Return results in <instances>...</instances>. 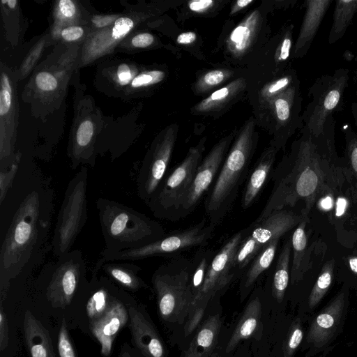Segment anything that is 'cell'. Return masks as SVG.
Instances as JSON below:
<instances>
[{
  "mask_svg": "<svg viewBox=\"0 0 357 357\" xmlns=\"http://www.w3.org/2000/svg\"><path fill=\"white\" fill-rule=\"evenodd\" d=\"M261 23V13L255 9L238 24L226 40V50L230 55L240 58L248 52L254 44Z\"/></svg>",
  "mask_w": 357,
  "mask_h": 357,
  "instance_id": "cell-23",
  "label": "cell"
},
{
  "mask_svg": "<svg viewBox=\"0 0 357 357\" xmlns=\"http://www.w3.org/2000/svg\"><path fill=\"white\" fill-rule=\"evenodd\" d=\"M215 226L208 219L177 232L165 235L151 244L131 250L107 252L102 250L97 260L93 273H98L100 266L109 261H129L145 259L153 257H177L182 252L193 248L206 246L212 238Z\"/></svg>",
  "mask_w": 357,
  "mask_h": 357,
  "instance_id": "cell-7",
  "label": "cell"
},
{
  "mask_svg": "<svg viewBox=\"0 0 357 357\" xmlns=\"http://www.w3.org/2000/svg\"><path fill=\"white\" fill-rule=\"evenodd\" d=\"M349 266L351 270L357 274V255H353L348 259Z\"/></svg>",
  "mask_w": 357,
  "mask_h": 357,
  "instance_id": "cell-54",
  "label": "cell"
},
{
  "mask_svg": "<svg viewBox=\"0 0 357 357\" xmlns=\"http://www.w3.org/2000/svg\"><path fill=\"white\" fill-rule=\"evenodd\" d=\"M119 357H132L131 354L126 351H121Z\"/></svg>",
  "mask_w": 357,
  "mask_h": 357,
  "instance_id": "cell-56",
  "label": "cell"
},
{
  "mask_svg": "<svg viewBox=\"0 0 357 357\" xmlns=\"http://www.w3.org/2000/svg\"><path fill=\"white\" fill-rule=\"evenodd\" d=\"M84 33V30L82 26L72 25L63 28L61 31V36L64 40L72 42L81 38Z\"/></svg>",
  "mask_w": 357,
  "mask_h": 357,
  "instance_id": "cell-46",
  "label": "cell"
},
{
  "mask_svg": "<svg viewBox=\"0 0 357 357\" xmlns=\"http://www.w3.org/2000/svg\"><path fill=\"white\" fill-rule=\"evenodd\" d=\"M236 134L231 132L220 139L199 164L188 194L181 206L179 220L191 213L215 182Z\"/></svg>",
  "mask_w": 357,
  "mask_h": 357,
  "instance_id": "cell-16",
  "label": "cell"
},
{
  "mask_svg": "<svg viewBox=\"0 0 357 357\" xmlns=\"http://www.w3.org/2000/svg\"><path fill=\"white\" fill-rule=\"evenodd\" d=\"M219 3L213 0H192L187 3V7L193 14L206 15L214 10Z\"/></svg>",
  "mask_w": 357,
  "mask_h": 357,
  "instance_id": "cell-45",
  "label": "cell"
},
{
  "mask_svg": "<svg viewBox=\"0 0 357 357\" xmlns=\"http://www.w3.org/2000/svg\"><path fill=\"white\" fill-rule=\"evenodd\" d=\"M36 86L43 92L55 91L58 87L56 77L48 71L38 72L35 77Z\"/></svg>",
  "mask_w": 357,
  "mask_h": 357,
  "instance_id": "cell-44",
  "label": "cell"
},
{
  "mask_svg": "<svg viewBox=\"0 0 357 357\" xmlns=\"http://www.w3.org/2000/svg\"><path fill=\"white\" fill-rule=\"evenodd\" d=\"M346 137V154L347 167L351 175L357 180V135L351 130L345 132Z\"/></svg>",
  "mask_w": 357,
  "mask_h": 357,
  "instance_id": "cell-38",
  "label": "cell"
},
{
  "mask_svg": "<svg viewBox=\"0 0 357 357\" xmlns=\"http://www.w3.org/2000/svg\"><path fill=\"white\" fill-rule=\"evenodd\" d=\"M215 253L213 249L204 246L199 248L192 258L190 287L194 299L202 287L209 266Z\"/></svg>",
  "mask_w": 357,
  "mask_h": 357,
  "instance_id": "cell-33",
  "label": "cell"
},
{
  "mask_svg": "<svg viewBox=\"0 0 357 357\" xmlns=\"http://www.w3.org/2000/svg\"><path fill=\"white\" fill-rule=\"evenodd\" d=\"M206 137L189 149L184 159L167 173L146 204L153 215L172 222L179 220L181 206L188 194L196 171L203 160Z\"/></svg>",
  "mask_w": 357,
  "mask_h": 357,
  "instance_id": "cell-6",
  "label": "cell"
},
{
  "mask_svg": "<svg viewBox=\"0 0 357 357\" xmlns=\"http://www.w3.org/2000/svg\"><path fill=\"white\" fill-rule=\"evenodd\" d=\"M354 116H355L354 119H355V121H356V125L357 126V111L355 112ZM356 135H357V134H356Z\"/></svg>",
  "mask_w": 357,
  "mask_h": 357,
  "instance_id": "cell-57",
  "label": "cell"
},
{
  "mask_svg": "<svg viewBox=\"0 0 357 357\" xmlns=\"http://www.w3.org/2000/svg\"><path fill=\"white\" fill-rule=\"evenodd\" d=\"M155 41L154 36L150 33H140L131 40L132 45L136 48H145L151 45Z\"/></svg>",
  "mask_w": 357,
  "mask_h": 357,
  "instance_id": "cell-50",
  "label": "cell"
},
{
  "mask_svg": "<svg viewBox=\"0 0 357 357\" xmlns=\"http://www.w3.org/2000/svg\"><path fill=\"white\" fill-rule=\"evenodd\" d=\"M332 0H307L304 2L305 13L292 56L303 57L308 52Z\"/></svg>",
  "mask_w": 357,
  "mask_h": 357,
  "instance_id": "cell-21",
  "label": "cell"
},
{
  "mask_svg": "<svg viewBox=\"0 0 357 357\" xmlns=\"http://www.w3.org/2000/svg\"><path fill=\"white\" fill-rule=\"evenodd\" d=\"M263 108L268 112L274 128L271 142L280 150L301 126L302 97L299 81L273 98Z\"/></svg>",
  "mask_w": 357,
  "mask_h": 357,
  "instance_id": "cell-15",
  "label": "cell"
},
{
  "mask_svg": "<svg viewBox=\"0 0 357 357\" xmlns=\"http://www.w3.org/2000/svg\"><path fill=\"white\" fill-rule=\"evenodd\" d=\"M137 18L119 17L112 24L91 34L84 43L81 63H89L110 52L135 27Z\"/></svg>",
  "mask_w": 357,
  "mask_h": 357,
  "instance_id": "cell-18",
  "label": "cell"
},
{
  "mask_svg": "<svg viewBox=\"0 0 357 357\" xmlns=\"http://www.w3.org/2000/svg\"><path fill=\"white\" fill-rule=\"evenodd\" d=\"M96 205L105 251L138 248L166 235L160 223L130 206L103 197L98 198Z\"/></svg>",
  "mask_w": 357,
  "mask_h": 357,
  "instance_id": "cell-4",
  "label": "cell"
},
{
  "mask_svg": "<svg viewBox=\"0 0 357 357\" xmlns=\"http://www.w3.org/2000/svg\"><path fill=\"white\" fill-rule=\"evenodd\" d=\"M257 143L255 121L250 117L236 135L218 176L208 192L204 209L208 220L215 227L225 217L248 173Z\"/></svg>",
  "mask_w": 357,
  "mask_h": 357,
  "instance_id": "cell-3",
  "label": "cell"
},
{
  "mask_svg": "<svg viewBox=\"0 0 357 357\" xmlns=\"http://www.w3.org/2000/svg\"><path fill=\"white\" fill-rule=\"evenodd\" d=\"M261 314V303L259 296L253 297L247 304L234 332L229 340L226 351H231L243 340L250 337L256 331Z\"/></svg>",
  "mask_w": 357,
  "mask_h": 357,
  "instance_id": "cell-31",
  "label": "cell"
},
{
  "mask_svg": "<svg viewBox=\"0 0 357 357\" xmlns=\"http://www.w3.org/2000/svg\"><path fill=\"white\" fill-rule=\"evenodd\" d=\"M291 250V238H288L283 244L275 263L272 264L273 269L268 271L271 273V294L278 302L282 301L290 282Z\"/></svg>",
  "mask_w": 357,
  "mask_h": 357,
  "instance_id": "cell-29",
  "label": "cell"
},
{
  "mask_svg": "<svg viewBox=\"0 0 357 357\" xmlns=\"http://www.w3.org/2000/svg\"><path fill=\"white\" fill-rule=\"evenodd\" d=\"M21 156L16 176L0 199V288L6 296L44 264L51 250L54 204L52 178Z\"/></svg>",
  "mask_w": 357,
  "mask_h": 357,
  "instance_id": "cell-1",
  "label": "cell"
},
{
  "mask_svg": "<svg viewBox=\"0 0 357 357\" xmlns=\"http://www.w3.org/2000/svg\"><path fill=\"white\" fill-rule=\"evenodd\" d=\"M348 80L345 69L317 79L310 89V102L301 114L300 129L317 137L324 132L327 120L340 103Z\"/></svg>",
  "mask_w": 357,
  "mask_h": 357,
  "instance_id": "cell-12",
  "label": "cell"
},
{
  "mask_svg": "<svg viewBox=\"0 0 357 357\" xmlns=\"http://www.w3.org/2000/svg\"><path fill=\"white\" fill-rule=\"evenodd\" d=\"M197 35L194 31H186L180 33L176 38V43L179 45H187L196 41Z\"/></svg>",
  "mask_w": 357,
  "mask_h": 357,
  "instance_id": "cell-52",
  "label": "cell"
},
{
  "mask_svg": "<svg viewBox=\"0 0 357 357\" xmlns=\"http://www.w3.org/2000/svg\"><path fill=\"white\" fill-rule=\"evenodd\" d=\"M23 329L31 357H56L47 330L29 310L24 314Z\"/></svg>",
  "mask_w": 357,
  "mask_h": 357,
  "instance_id": "cell-24",
  "label": "cell"
},
{
  "mask_svg": "<svg viewBox=\"0 0 357 357\" xmlns=\"http://www.w3.org/2000/svg\"><path fill=\"white\" fill-rule=\"evenodd\" d=\"M305 216L307 215L284 208L251 223V231L239 245L232 261L231 273L235 279L241 277L252 260L268 243L294 229Z\"/></svg>",
  "mask_w": 357,
  "mask_h": 357,
  "instance_id": "cell-11",
  "label": "cell"
},
{
  "mask_svg": "<svg viewBox=\"0 0 357 357\" xmlns=\"http://www.w3.org/2000/svg\"><path fill=\"white\" fill-rule=\"evenodd\" d=\"M349 172L336 151L333 115L318 137L299 129L289 151L273 170V189L257 219L275 211L291 209L301 202L304 206L301 213L307 215L318 198L341 189Z\"/></svg>",
  "mask_w": 357,
  "mask_h": 357,
  "instance_id": "cell-2",
  "label": "cell"
},
{
  "mask_svg": "<svg viewBox=\"0 0 357 357\" xmlns=\"http://www.w3.org/2000/svg\"><path fill=\"white\" fill-rule=\"evenodd\" d=\"M8 344V326L6 313L1 306L0 310V350L3 351Z\"/></svg>",
  "mask_w": 357,
  "mask_h": 357,
  "instance_id": "cell-47",
  "label": "cell"
},
{
  "mask_svg": "<svg viewBox=\"0 0 357 357\" xmlns=\"http://www.w3.org/2000/svg\"><path fill=\"white\" fill-rule=\"evenodd\" d=\"M281 238H276L268 243L252 260L241 277L240 291L242 298L246 296L259 278L268 272L275 258Z\"/></svg>",
  "mask_w": 357,
  "mask_h": 357,
  "instance_id": "cell-27",
  "label": "cell"
},
{
  "mask_svg": "<svg viewBox=\"0 0 357 357\" xmlns=\"http://www.w3.org/2000/svg\"><path fill=\"white\" fill-rule=\"evenodd\" d=\"M192 259L177 256L161 264L152 275L159 314L166 322L187 319L193 295L190 287Z\"/></svg>",
  "mask_w": 357,
  "mask_h": 357,
  "instance_id": "cell-5",
  "label": "cell"
},
{
  "mask_svg": "<svg viewBox=\"0 0 357 357\" xmlns=\"http://www.w3.org/2000/svg\"><path fill=\"white\" fill-rule=\"evenodd\" d=\"M278 149L272 143L261 153L253 170L249 174L241 197L244 210L257 199L267 181L271 176Z\"/></svg>",
  "mask_w": 357,
  "mask_h": 357,
  "instance_id": "cell-22",
  "label": "cell"
},
{
  "mask_svg": "<svg viewBox=\"0 0 357 357\" xmlns=\"http://www.w3.org/2000/svg\"><path fill=\"white\" fill-rule=\"evenodd\" d=\"M356 60L357 61V55H356Z\"/></svg>",
  "mask_w": 357,
  "mask_h": 357,
  "instance_id": "cell-58",
  "label": "cell"
},
{
  "mask_svg": "<svg viewBox=\"0 0 357 357\" xmlns=\"http://www.w3.org/2000/svg\"><path fill=\"white\" fill-rule=\"evenodd\" d=\"M347 309L348 295L342 290L312 319L305 340L308 357L323 351L335 340L342 328Z\"/></svg>",
  "mask_w": 357,
  "mask_h": 357,
  "instance_id": "cell-14",
  "label": "cell"
},
{
  "mask_svg": "<svg viewBox=\"0 0 357 357\" xmlns=\"http://www.w3.org/2000/svg\"><path fill=\"white\" fill-rule=\"evenodd\" d=\"M100 271L110 280L126 290L136 291L147 287L138 275L140 267L133 263L109 261L103 264Z\"/></svg>",
  "mask_w": 357,
  "mask_h": 357,
  "instance_id": "cell-30",
  "label": "cell"
},
{
  "mask_svg": "<svg viewBox=\"0 0 357 357\" xmlns=\"http://www.w3.org/2000/svg\"><path fill=\"white\" fill-rule=\"evenodd\" d=\"M234 75V72L225 68H218L202 73L196 80L194 90L199 95L212 91L219 86L223 85Z\"/></svg>",
  "mask_w": 357,
  "mask_h": 357,
  "instance_id": "cell-35",
  "label": "cell"
},
{
  "mask_svg": "<svg viewBox=\"0 0 357 357\" xmlns=\"http://www.w3.org/2000/svg\"><path fill=\"white\" fill-rule=\"evenodd\" d=\"M165 73L160 70H151L138 74L130 82L132 89L149 86L162 82Z\"/></svg>",
  "mask_w": 357,
  "mask_h": 357,
  "instance_id": "cell-39",
  "label": "cell"
},
{
  "mask_svg": "<svg viewBox=\"0 0 357 357\" xmlns=\"http://www.w3.org/2000/svg\"><path fill=\"white\" fill-rule=\"evenodd\" d=\"M132 342L145 357H165V348L153 324L134 306L128 308Z\"/></svg>",
  "mask_w": 357,
  "mask_h": 357,
  "instance_id": "cell-20",
  "label": "cell"
},
{
  "mask_svg": "<svg viewBox=\"0 0 357 357\" xmlns=\"http://www.w3.org/2000/svg\"><path fill=\"white\" fill-rule=\"evenodd\" d=\"M116 294L105 314L91 323L92 333L99 342L101 353L105 356L111 354L114 340L116 334L127 324L129 314L123 301Z\"/></svg>",
  "mask_w": 357,
  "mask_h": 357,
  "instance_id": "cell-19",
  "label": "cell"
},
{
  "mask_svg": "<svg viewBox=\"0 0 357 357\" xmlns=\"http://www.w3.org/2000/svg\"><path fill=\"white\" fill-rule=\"evenodd\" d=\"M357 13V0H337L328 41L333 44L341 39Z\"/></svg>",
  "mask_w": 357,
  "mask_h": 357,
  "instance_id": "cell-32",
  "label": "cell"
},
{
  "mask_svg": "<svg viewBox=\"0 0 357 357\" xmlns=\"http://www.w3.org/2000/svg\"><path fill=\"white\" fill-rule=\"evenodd\" d=\"M303 337V331L299 320L292 324L284 347L285 356H292L301 344Z\"/></svg>",
  "mask_w": 357,
  "mask_h": 357,
  "instance_id": "cell-40",
  "label": "cell"
},
{
  "mask_svg": "<svg viewBox=\"0 0 357 357\" xmlns=\"http://www.w3.org/2000/svg\"><path fill=\"white\" fill-rule=\"evenodd\" d=\"M86 263L81 250H72L44 264L38 277L39 287L54 307L69 305L82 288L89 286Z\"/></svg>",
  "mask_w": 357,
  "mask_h": 357,
  "instance_id": "cell-8",
  "label": "cell"
},
{
  "mask_svg": "<svg viewBox=\"0 0 357 357\" xmlns=\"http://www.w3.org/2000/svg\"><path fill=\"white\" fill-rule=\"evenodd\" d=\"M246 88V81L243 77L235 79L213 91L206 98L197 103L191 112L195 114H211L219 112L231 104Z\"/></svg>",
  "mask_w": 357,
  "mask_h": 357,
  "instance_id": "cell-25",
  "label": "cell"
},
{
  "mask_svg": "<svg viewBox=\"0 0 357 357\" xmlns=\"http://www.w3.org/2000/svg\"><path fill=\"white\" fill-rule=\"evenodd\" d=\"M293 24H290L284 29L276 47L274 59L278 65H284L289 61L291 56L293 45Z\"/></svg>",
  "mask_w": 357,
  "mask_h": 357,
  "instance_id": "cell-37",
  "label": "cell"
},
{
  "mask_svg": "<svg viewBox=\"0 0 357 357\" xmlns=\"http://www.w3.org/2000/svg\"><path fill=\"white\" fill-rule=\"evenodd\" d=\"M221 325L219 314L208 317L200 326L183 357H209L217 344Z\"/></svg>",
  "mask_w": 357,
  "mask_h": 357,
  "instance_id": "cell-28",
  "label": "cell"
},
{
  "mask_svg": "<svg viewBox=\"0 0 357 357\" xmlns=\"http://www.w3.org/2000/svg\"><path fill=\"white\" fill-rule=\"evenodd\" d=\"M334 270L333 259L324 264L308 298L310 310H313L317 307L330 289L334 278Z\"/></svg>",
  "mask_w": 357,
  "mask_h": 357,
  "instance_id": "cell-34",
  "label": "cell"
},
{
  "mask_svg": "<svg viewBox=\"0 0 357 357\" xmlns=\"http://www.w3.org/2000/svg\"><path fill=\"white\" fill-rule=\"evenodd\" d=\"M87 183L88 169L82 167L68 183L51 238V250L56 257L72 250L86 222Z\"/></svg>",
  "mask_w": 357,
  "mask_h": 357,
  "instance_id": "cell-10",
  "label": "cell"
},
{
  "mask_svg": "<svg viewBox=\"0 0 357 357\" xmlns=\"http://www.w3.org/2000/svg\"><path fill=\"white\" fill-rule=\"evenodd\" d=\"M21 154L17 160L7 169L0 171V199H2L10 188L18 171Z\"/></svg>",
  "mask_w": 357,
  "mask_h": 357,
  "instance_id": "cell-42",
  "label": "cell"
},
{
  "mask_svg": "<svg viewBox=\"0 0 357 357\" xmlns=\"http://www.w3.org/2000/svg\"><path fill=\"white\" fill-rule=\"evenodd\" d=\"M119 17L117 15H96L91 21L96 28H105L112 24Z\"/></svg>",
  "mask_w": 357,
  "mask_h": 357,
  "instance_id": "cell-51",
  "label": "cell"
},
{
  "mask_svg": "<svg viewBox=\"0 0 357 357\" xmlns=\"http://www.w3.org/2000/svg\"><path fill=\"white\" fill-rule=\"evenodd\" d=\"M58 352L59 357H77L69 336L65 319H63L59 332Z\"/></svg>",
  "mask_w": 357,
  "mask_h": 357,
  "instance_id": "cell-41",
  "label": "cell"
},
{
  "mask_svg": "<svg viewBox=\"0 0 357 357\" xmlns=\"http://www.w3.org/2000/svg\"><path fill=\"white\" fill-rule=\"evenodd\" d=\"M43 46V41L38 42L33 50L29 53L22 67V73L26 74L32 68L33 65L38 58Z\"/></svg>",
  "mask_w": 357,
  "mask_h": 357,
  "instance_id": "cell-49",
  "label": "cell"
},
{
  "mask_svg": "<svg viewBox=\"0 0 357 357\" xmlns=\"http://www.w3.org/2000/svg\"><path fill=\"white\" fill-rule=\"evenodd\" d=\"M2 3H7L8 6L10 8H15L16 7V4L17 3V1L16 0H9V1H1Z\"/></svg>",
  "mask_w": 357,
  "mask_h": 357,
  "instance_id": "cell-55",
  "label": "cell"
},
{
  "mask_svg": "<svg viewBox=\"0 0 357 357\" xmlns=\"http://www.w3.org/2000/svg\"><path fill=\"white\" fill-rule=\"evenodd\" d=\"M77 6L70 0H60L56 7V17L62 22L72 21L77 15Z\"/></svg>",
  "mask_w": 357,
  "mask_h": 357,
  "instance_id": "cell-43",
  "label": "cell"
},
{
  "mask_svg": "<svg viewBox=\"0 0 357 357\" xmlns=\"http://www.w3.org/2000/svg\"><path fill=\"white\" fill-rule=\"evenodd\" d=\"M254 2L253 0H237L231 6L230 15H233Z\"/></svg>",
  "mask_w": 357,
  "mask_h": 357,
  "instance_id": "cell-53",
  "label": "cell"
},
{
  "mask_svg": "<svg viewBox=\"0 0 357 357\" xmlns=\"http://www.w3.org/2000/svg\"><path fill=\"white\" fill-rule=\"evenodd\" d=\"M298 79L294 70H289L280 77L266 84L260 90L259 100L261 107H264L273 98L286 91Z\"/></svg>",
  "mask_w": 357,
  "mask_h": 357,
  "instance_id": "cell-36",
  "label": "cell"
},
{
  "mask_svg": "<svg viewBox=\"0 0 357 357\" xmlns=\"http://www.w3.org/2000/svg\"><path fill=\"white\" fill-rule=\"evenodd\" d=\"M178 127L173 123L155 138L147 152L137 176V193L149 203L167 174L176 144Z\"/></svg>",
  "mask_w": 357,
  "mask_h": 357,
  "instance_id": "cell-13",
  "label": "cell"
},
{
  "mask_svg": "<svg viewBox=\"0 0 357 357\" xmlns=\"http://www.w3.org/2000/svg\"><path fill=\"white\" fill-rule=\"evenodd\" d=\"M252 225L231 236L216 252L209 266L202 287L192 301L184 326L185 334L190 335L200 324L208 305L222 293L236 279L231 273L234 257Z\"/></svg>",
  "mask_w": 357,
  "mask_h": 357,
  "instance_id": "cell-9",
  "label": "cell"
},
{
  "mask_svg": "<svg viewBox=\"0 0 357 357\" xmlns=\"http://www.w3.org/2000/svg\"><path fill=\"white\" fill-rule=\"evenodd\" d=\"M307 222V216H305L294 228L291 237L292 249L290 268L291 284H295L300 282L309 268L310 250L306 234Z\"/></svg>",
  "mask_w": 357,
  "mask_h": 357,
  "instance_id": "cell-26",
  "label": "cell"
},
{
  "mask_svg": "<svg viewBox=\"0 0 357 357\" xmlns=\"http://www.w3.org/2000/svg\"><path fill=\"white\" fill-rule=\"evenodd\" d=\"M134 73L126 63H122L118 66L116 70L117 82L121 85L130 84L134 79Z\"/></svg>",
  "mask_w": 357,
  "mask_h": 357,
  "instance_id": "cell-48",
  "label": "cell"
},
{
  "mask_svg": "<svg viewBox=\"0 0 357 357\" xmlns=\"http://www.w3.org/2000/svg\"><path fill=\"white\" fill-rule=\"evenodd\" d=\"M17 101L12 82L6 72L1 75L0 91V171L9 168L18 158L15 153V124Z\"/></svg>",
  "mask_w": 357,
  "mask_h": 357,
  "instance_id": "cell-17",
  "label": "cell"
}]
</instances>
